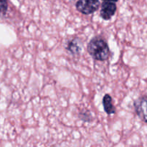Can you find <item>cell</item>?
<instances>
[{
    "instance_id": "obj_1",
    "label": "cell",
    "mask_w": 147,
    "mask_h": 147,
    "mask_svg": "<svg viewBox=\"0 0 147 147\" xmlns=\"http://www.w3.org/2000/svg\"><path fill=\"white\" fill-rule=\"evenodd\" d=\"M88 53L98 61H105L110 56V49L107 42L103 37L96 36L92 38L87 46Z\"/></svg>"
},
{
    "instance_id": "obj_2",
    "label": "cell",
    "mask_w": 147,
    "mask_h": 147,
    "mask_svg": "<svg viewBox=\"0 0 147 147\" xmlns=\"http://www.w3.org/2000/svg\"><path fill=\"white\" fill-rule=\"evenodd\" d=\"M100 4L99 0H78L76 3V9L86 15L93 14L98 9Z\"/></svg>"
},
{
    "instance_id": "obj_3",
    "label": "cell",
    "mask_w": 147,
    "mask_h": 147,
    "mask_svg": "<svg viewBox=\"0 0 147 147\" xmlns=\"http://www.w3.org/2000/svg\"><path fill=\"white\" fill-rule=\"evenodd\" d=\"M134 106L139 119L147 123V96H142L135 100Z\"/></svg>"
},
{
    "instance_id": "obj_4",
    "label": "cell",
    "mask_w": 147,
    "mask_h": 147,
    "mask_svg": "<svg viewBox=\"0 0 147 147\" xmlns=\"http://www.w3.org/2000/svg\"><path fill=\"white\" fill-rule=\"evenodd\" d=\"M116 9H117V7H116V3L103 1L100 11V17L104 20H110L115 14Z\"/></svg>"
},
{
    "instance_id": "obj_5",
    "label": "cell",
    "mask_w": 147,
    "mask_h": 147,
    "mask_svg": "<svg viewBox=\"0 0 147 147\" xmlns=\"http://www.w3.org/2000/svg\"><path fill=\"white\" fill-rule=\"evenodd\" d=\"M66 48H67V50L72 55H78L80 54V51H81V41H80V40L79 38L76 37V38L73 39L72 40H70L67 42Z\"/></svg>"
},
{
    "instance_id": "obj_6",
    "label": "cell",
    "mask_w": 147,
    "mask_h": 147,
    "mask_svg": "<svg viewBox=\"0 0 147 147\" xmlns=\"http://www.w3.org/2000/svg\"><path fill=\"white\" fill-rule=\"evenodd\" d=\"M112 98L109 94H106L103 98V105L104 111L107 114L111 115L116 113V109L113 105Z\"/></svg>"
},
{
    "instance_id": "obj_7",
    "label": "cell",
    "mask_w": 147,
    "mask_h": 147,
    "mask_svg": "<svg viewBox=\"0 0 147 147\" xmlns=\"http://www.w3.org/2000/svg\"><path fill=\"white\" fill-rule=\"evenodd\" d=\"M9 0H0V18L5 17L8 11Z\"/></svg>"
},
{
    "instance_id": "obj_8",
    "label": "cell",
    "mask_w": 147,
    "mask_h": 147,
    "mask_svg": "<svg viewBox=\"0 0 147 147\" xmlns=\"http://www.w3.org/2000/svg\"><path fill=\"white\" fill-rule=\"evenodd\" d=\"M79 118L80 119V120L86 122H90L92 121V116L90 114V113L88 111H85L83 112H80L79 113Z\"/></svg>"
},
{
    "instance_id": "obj_9",
    "label": "cell",
    "mask_w": 147,
    "mask_h": 147,
    "mask_svg": "<svg viewBox=\"0 0 147 147\" xmlns=\"http://www.w3.org/2000/svg\"><path fill=\"white\" fill-rule=\"evenodd\" d=\"M103 1H104V2H113V3H116L119 0H102Z\"/></svg>"
}]
</instances>
